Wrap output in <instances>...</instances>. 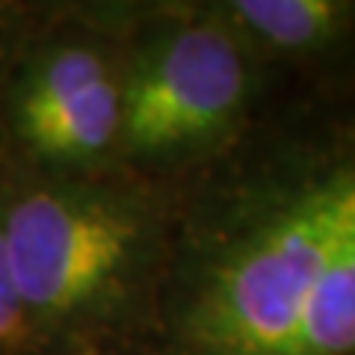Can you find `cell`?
<instances>
[{
    "mask_svg": "<svg viewBox=\"0 0 355 355\" xmlns=\"http://www.w3.org/2000/svg\"><path fill=\"white\" fill-rule=\"evenodd\" d=\"M207 9L252 57L329 60L355 42L352 0H225Z\"/></svg>",
    "mask_w": 355,
    "mask_h": 355,
    "instance_id": "5b68a950",
    "label": "cell"
},
{
    "mask_svg": "<svg viewBox=\"0 0 355 355\" xmlns=\"http://www.w3.org/2000/svg\"><path fill=\"white\" fill-rule=\"evenodd\" d=\"M252 60L207 3L128 24L116 169L157 184L225 148L252 104Z\"/></svg>",
    "mask_w": 355,
    "mask_h": 355,
    "instance_id": "3957f363",
    "label": "cell"
},
{
    "mask_svg": "<svg viewBox=\"0 0 355 355\" xmlns=\"http://www.w3.org/2000/svg\"><path fill=\"white\" fill-rule=\"evenodd\" d=\"M30 15H33V6L0 0V92H3V80H6V71H9V60H12L15 44H18V39H21V33H24Z\"/></svg>",
    "mask_w": 355,
    "mask_h": 355,
    "instance_id": "ba28073f",
    "label": "cell"
},
{
    "mask_svg": "<svg viewBox=\"0 0 355 355\" xmlns=\"http://www.w3.org/2000/svg\"><path fill=\"white\" fill-rule=\"evenodd\" d=\"M0 355H42L9 270L3 219H0Z\"/></svg>",
    "mask_w": 355,
    "mask_h": 355,
    "instance_id": "52a82bcc",
    "label": "cell"
},
{
    "mask_svg": "<svg viewBox=\"0 0 355 355\" xmlns=\"http://www.w3.org/2000/svg\"><path fill=\"white\" fill-rule=\"evenodd\" d=\"M282 355H355V202L314 299Z\"/></svg>",
    "mask_w": 355,
    "mask_h": 355,
    "instance_id": "8992f818",
    "label": "cell"
},
{
    "mask_svg": "<svg viewBox=\"0 0 355 355\" xmlns=\"http://www.w3.org/2000/svg\"><path fill=\"white\" fill-rule=\"evenodd\" d=\"M128 27L86 12H36L0 92V163L33 175L116 169Z\"/></svg>",
    "mask_w": 355,
    "mask_h": 355,
    "instance_id": "277c9868",
    "label": "cell"
},
{
    "mask_svg": "<svg viewBox=\"0 0 355 355\" xmlns=\"http://www.w3.org/2000/svg\"><path fill=\"white\" fill-rule=\"evenodd\" d=\"M0 219L42 355H101L146 338L178 222L157 184L0 163Z\"/></svg>",
    "mask_w": 355,
    "mask_h": 355,
    "instance_id": "7a4b0ae2",
    "label": "cell"
},
{
    "mask_svg": "<svg viewBox=\"0 0 355 355\" xmlns=\"http://www.w3.org/2000/svg\"><path fill=\"white\" fill-rule=\"evenodd\" d=\"M175 222L154 355H282L355 202V139L299 154L246 193Z\"/></svg>",
    "mask_w": 355,
    "mask_h": 355,
    "instance_id": "6da1fadb",
    "label": "cell"
}]
</instances>
